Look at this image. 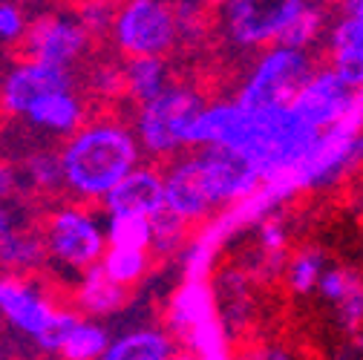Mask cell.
<instances>
[{
	"mask_svg": "<svg viewBox=\"0 0 363 360\" xmlns=\"http://www.w3.org/2000/svg\"><path fill=\"white\" fill-rule=\"evenodd\" d=\"M58 153L64 167V193L86 205H101L118 179L145 162L133 127L110 113L86 118L75 133L61 139Z\"/></svg>",
	"mask_w": 363,
	"mask_h": 360,
	"instance_id": "6da1fadb",
	"label": "cell"
},
{
	"mask_svg": "<svg viewBox=\"0 0 363 360\" xmlns=\"http://www.w3.org/2000/svg\"><path fill=\"white\" fill-rule=\"evenodd\" d=\"M205 101L208 96L196 84L170 81L156 99L135 104L130 127L139 139L142 153L153 162H167L191 150L194 121Z\"/></svg>",
	"mask_w": 363,
	"mask_h": 360,
	"instance_id": "7a4b0ae2",
	"label": "cell"
},
{
	"mask_svg": "<svg viewBox=\"0 0 363 360\" xmlns=\"http://www.w3.org/2000/svg\"><path fill=\"white\" fill-rule=\"evenodd\" d=\"M38 231L47 245V265L67 277H78L86 268L101 262L107 251L104 219L86 202H58L43 213Z\"/></svg>",
	"mask_w": 363,
	"mask_h": 360,
	"instance_id": "3957f363",
	"label": "cell"
},
{
	"mask_svg": "<svg viewBox=\"0 0 363 360\" xmlns=\"http://www.w3.org/2000/svg\"><path fill=\"white\" fill-rule=\"evenodd\" d=\"M162 326L176 337L182 349L196 357H213L234 351V343L225 332L211 280H182L162 311Z\"/></svg>",
	"mask_w": 363,
	"mask_h": 360,
	"instance_id": "277c9868",
	"label": "cell"
},
{
	"mask_svg": "<svg viewBox=\"0 0 363 360\" xmlns=\"http://www.w3.org/2000/svg\"><path fill=\"white\" fill-rule=\"evenodd\" d=\"M314 58L306 50H294L286 43H271L262 47L257 61L242 75L234 99L248 110H271L289 107L297 89L314 72Z\"/></svg>",
	"mask_w": 363,
	"mask_h": 360,
	"instance_id": "5b68a950",
	"label": "cell"
},
{
	"mask_svg": "<svg viewBox=\"0 0 363 360\" xmlns=\"http://www.w3.org/2000/svg\"><path fill=\"white\" fill-rule=\"evenodd\" d=\"M107 38L121 58H167L179 47L176 0H118Z\"/></svg>",
	"mask_w": 363,
	"mask_h": 360,
	"instance_id": "8992f818",
	"label": "cell"
},
{
	"mask_svg": "<svg viewBox=\"0 0 363 360\" xmlns=\"http://www.w3.org/2000/svg\"><path fill=\"white\" fill-rule=\"evenodd\" d=\"M306 4L308 0H228L219 9V32L237 50H262L277 43Z\"/></svg>",
	"mask_w": 363,
	"mask_h": 360,
	"instance_id": "52a82bcc",
	"label": "cell"
},
{
	"mask_svg": "<svg viewBox=\"0 0 363 360\" xmlns=\"http://www.w3.org/2000/svg\"><path fill=\"white\" fill-rule=\"evenodd\" d=\"M162 179H164V210L179 216L191 228H199L202 222L219 213L196 147L167 159V164L162 167Z\"/></svg>",
	"mask_w": 363,
	"mask_h": 360,
	"instance_id": "ba28073f",
	"label": "cell"
},
{
	"mask_svg": "<svg viewBox=\"0 0 363 360\" xmlns=\"http://www.w3.org/2000/svg\"><path fill=\"white\" fill-rule=\"evenodd\" d=\"M89 47H93V35L81 26V21L72 12L38 15L35 21H29L26 38L21 40V50L26 58H38L67 69L84 61Z\"/></svg>",
	"mask_w": 363,
	"mask_h": 360,
	"instance_id": "9c48e42d",
	"label": "cell"
},
{
	"mask_svg": "<svg viewBox=\"0 0 363 360\" xmlns=\"http://www.w3.org/2000/svg\"><path fill=\"white\" fill-rule=\"evenodd\" d=\"M61 303L50 288H43L32 274H0V317L15 332L38 340L52 323Z\"/></svg>",
	"mask_w": 363,
	"mask_h": 360,
	"instance_id": "30bf717a",
	"label": "cell"
},
{
	"mask_svg": "<svg viewBox=\"0 0 363 360\" xmlns=\"http://www.w3.org/2000/svg\"><path fill=\"white\" fill-rule=\"evenodd\" d=\"M354 99H357L354 86L346 84L326 64V67H314V72L297 89V96L291 99L289 107L314 130H329L335 124L349 121L354 110Z\"/></svg>",
	"mask_w": 363,
	"mask_h": 360,
	"instance_id": "8fae6325",
	"label": "cell"
},
{
	"mask_svg": "<svg viewBox=\"0 0 363 360\" xmlns=\"http://www.w3.org/2000/svg\"><path fill=\"white\" fill-rule=\"evenodd\" d=\"M67 86H75L72 69L23 55L0 81V110L9 118H23V113L40 96L55 93V89H67Z\"/></svg>",
	"mask_w": 363,
	"mask_h": 360,
	"instance_id": "7c38bea8",
	"label": "cell"
},
{
	"mask_svg": "<svg viewBox=\"0 0 363 360\" xmlns=\"http://www.w3.org/2000/svg\"><path fill=\"white\" fill-rule=\"evenodd\" d=\"M254 130V110L242 107L234 96L228 99H208L199 110L191 133L194 147H225L242 153Z\"/></svg>",
	"mask_w": 363,
	"mask_h": 360,
	"instance_id": "4fadbf2b",
	"label": "cell"
},
{
	"mask_svg": "<svg viewBox=\"0 0 363 360\" xmlns=\"http://www.w3.org/2000/svg\"><path fill=\"white\" fill-rule=\"evenodd\" d=\"M216 277H211L213 286V297H216V311L219 320L228 332L231 343L242 334H248V329L254 326V314H257V280L245 271L240 262L234 265H222L219 271H213Z\"/></svg>",
	"mask_w": 363,
	"mask_h": 360,
	"instance_id": "5bb4252c",
	"label": "cell"
},
{
	"mask_svg": "<svg viewBox=\"0 0 363 360\" xmlns=\"http://www.w3.org/2000/svg\"><path fill=\"white\" fill-rule=\"evenodd\" d=\"M104 213H133V216H147L164 210V179L162 167L150 162H139L130 173H124L116 188L101 199Z\"/></svg>",
	"mask_w": 363,
	"mask_h": 360,
	"instance_id": "9a60e30c",
	"label": "cell"
},
{
	"mask_svg": "<svg viewBox=\"0 0 363 360\" xmlns=\"http://www.w3.org/2000/svg\"><path fill=\"white\" fill-rule=\"evenodd\" d=\"M314 294L329 305L337 332H363V271L352 265L329 262Z\"/></svg>",
	"mask_w": 363,
	"mask_h": 360,
	"instance_id": "2e32d148",
	"label": "cell"
},
{
	"mask_svg": "<svg viewBox=\"0 0 363 360\" xmlns=\"http://www.w3.org/2000/svg\"><path fill=\"white\" fill-rule=\"evenodd\" d=\"M130 297H133L130 288L110 280L101 265H93L72 280L67 305H72L84 317H96V320L107 323L110 317H116V314H121L127 308Z\"/></svg>",
	"mask_w": 363,
	"mask_h": 360,
	"instance_id": "e0dca14e",
	"label": "cell"
},
{
	"mask_svg": "<svg viewBox=\"0 0 363 360\" xmlns=\"http://www.w3.org/2000/svg\"><path fill=\"white\" fill-rule=\"evenodd\" d=\"M86 118H89V107L75 86L40 96L23 113V121L32 130H40V133H47V136H58V139H67Z\"/></svg>",
	"mask_w": 363,
	"mask_h": 360,
	"instance_id": "ac0fdd59",
	"label": "cell"
},
{
	"mask_svg": "<svg viewBox=\"0 0 363 360\" xmlns=\"http://www.w3.org/2000/svg\"><path fill=\"white\" fill-rule=\"evenodd\" d=\"M176 349V337L162 323H145L116 334L101 360H167Z\"/></svg>",
	"mask_w": 363,
	"mask_h": 360,
	"instance_id": "d6986e66",
	"label": "cell"
},
{
	"mask_svg": "<svg viewBox=\"0 0 363 360\" xmlns=\"http://www.w3.org/2000/svg\"><path fill=\"white\" fill-rule=\"evenodd\" d=\"M329 67L354 89L363 86V18L343 15L329 29Z\"/></svg>",
	"mask_w": 363,
	"mask_h": 360,
	"instance_id": "ffe728a7",
	"label": "cell"
},
{
	"mask_svg": "<svg viewBox=\"0 0 363 360\" xmlns=\"http://www.w3.org/2000/svg\"><path fill=\"white\" fill-rule=\"evenodd\" d=\"M0 268L12 274H38L47 268V245L40 231L32 225H15L0 240Z\"/></svg>",
	"mask_w": 363,
	"mask_h": 360,
	"instance_id": "44dd1931",
	"label": "cell"
},
{
	"mask_svg": "<svg viewBox=\"0 0 363 360\" xmlns=\"http://www.w3.org/2000/svg\"><path fill=\"white\" fill-rule=\"evenodd\" d=\"M124 99L133 104H142L156 99L162 89L173 81L167 58L159 55H139V58H124Z\"/></svg>",
	"mask_w": 363,
	"mask_h": 360,
	"instance_id": "7402d4cb",
	"label": "cell"
},
{
	"mask_svg": "<svg viewBox=\"0 0 363 360\" xmlns=\"http://www.w3.org/2000/svg\"><path fill=\"white\" fill-rule=\"evenodd\" d=\"M326 265H329V254L320 245H300L291 248L280 280L291 297H311L317 286H320Z\"/></svg>",
	"mask_w": 363,
	"mask_h": 360,
	"instance_id": "603a6c76",
	"label": "cell"
},
{
	"mask_svg": "<svg viewBox=\"0 0 363 360\" xmlns=\"http://www.w3.org/2000/svg\"><path fill=\"white\" fill-rule=\"evenodd\" d=\"M110 340H113V334H110V326L104 320L78 314L72 320V326L67 329V334L61 337L55 357L58 360H101Z\"/></svg>",
	"mask_w": 363,
	"mask_h": 360,
	"instance_id": "cb8c5ba5",
	"label": "cell"
},
{
	"mask_svg": "<svg viewBox=\"0 0 363 360\" xmlns=\"http://www.w3.org/2000/svg\"><path fill=\"white\" fill-rule=\"evenodd\" d=\"M99 265L104 268V274L110 280H116L118 286L133 291L135 286H142L150 277V271L156 268V257L147 248H113V245H107Z\"/></svg>",
	"mask_w": 363,
	"mask_h": 360,
	"instance_id": "d4e9b609",
	"label": "cell"
},
{
	"mask_svg": "<svg viewBox=\"0 0 363 360\" xmlns=\"http://www.w3.org/2000/svg\"><path fill=\"white\" fill-rule=\"evenodd\" d=\"M21 173H23V185L35 193L52 196V193L64 191V167H61V153L58 150H50V147L32 150L23 159Z\"/></svg>",
	"mask_w": 363,
	"mask_h": 360,
	"instance_id": "484cf974",
	"label": "cell"
},
{
	"mask_svg": "<svg viewBox=\"0 0 363 360\" xmlns=\"http://www.w3.org/2000/svg\"><path fill=\"white\" fill-rule=\"evenodd\" d=\"M323 32H326V6L320 0H308V4L289 21V26L277 38V43H286V47L308 52L314 43L323 38Z\"/></svg>",
	"mask_w": 363,
	"mask_h": 360,
	"instance_id": "4316f807",
	"label": "cell"
},
{
	"mask_svg": "<svg viewBox=\"0 0 363 360\" xmlns=\"http://www.w3.org/2000/svg\"><path fill=\"white\" fill-rule=\"evenodd\" d=\"M104 237L113 248H147L153 242V219L133 213H104Z\"/></svg>",
	"mask_w": 363,
	"mask_h": 360,
	"instance_id": "83f0119b",
	"label": "cell"
},
{
	"mask_svg": "<svg viewBox=\"0 0 363 360\" xmlns=\"http://www.w3.org/2000/svg\"><path fill=\"white\" fill-rule=\"evenodd\" d=\"M191 237V225H185L179 216L162 210L153 216V242H150V251L156 259H176L179 251L185 248Z\"/></svg>",
	"mask_w": 363,
	"mask_h": 360,
	"instance_id": "f1b7e54d",
	"label": "cell"
},
{
	"mask_svg": "<svg viewBox=\"0 0 363 360\" xmlns=\"http://www.w3.org/2000/svg\"><path fill=\"white\" fill-rule=\"evenodd\" d=\"M176 26L179 47H202L211 35V9L199 6L196 0H176Z\"/></svg>",
	"mask_w": 363,
	"mask_h": 360,
	"instance_id": "f546056e",
	"label": "cell"
},
{
	"mask_svg": "<svg viewBox=\"0 0 363 360\" xmlns=\"http://www.w3.org/2000/svg\"><path fill=\"white\" fill-rule=\"evenodd\" d=\"M116 6H118V0H78L72 15L81 21V26L96 40V38H107L110 35V26H113V18H116Z\"/></svg>",
	"mask_w": 363,
	"mask_h": 360,
	"instance_id": "4dcf8cb0",
	"label": "cell"
},
{
	"mask_svg": "<svg viewBox=\"0 0 363 360\" xmlns=\"http://www.w3.org/2000/svg\"><path fill=\"white\" fill-rule=\"evenodd\" d=\"M89 93L101 101L124 99V67L116 61H101L89 69Z\"/></svg>",
	"mask_w": 363,
	"mask_h": 360,
	"instance_id": "1f68e13d",
	"label": "cell"
},
{
	"mask_svg": "<svg viewBox=\"0 0 363 360\" xmlns=\"http://www.w3.org/2000/svg\"><path fill=\"white\" fill-rule=\"evenodd\" d=\"M29 29V15L18 0H0V43L4 47H21Z\"/></svg>",
	"mask_w": 363,
	"mask_h": 360,
	"instance_id": "d6a6232c",
	"label": "cell"
},
{
	"mask_svg": "<svg viewBox=\"0 0 363 360\" xmlns=\"http://www.w3.org/2000/svg\"><path fill=\"white\" fill-rule=\"evenodd\" d=\"M234 360H297V354L280 340H248L234 351Z\"/></svg>",
	"mask_w": 363,
	"mask_h": 360,
	"instance_id": "836d02e7",
	"label": "cell"
},
{
	"mask_svg": "<svg viewBox=\"0 0 363 360\" xmlns=\"http://www.w3.org/2000/svg\"><path fill=\"white\" fill-rule=\"evenodd\" d=\"M21 191H26L21 167L0 159V202H12L15 196H21Z\"/></svg>",
	"mask_w": 363,
	"mask_h": 360,
	"instance_id": "e575fe53",
	"label": "cell"
},
{
	"mask_svg": "<svg viewBox=\"0 0 363 360\" xmlns=\"http://www.w3.org/2000/svg\"><path fill=\"white\" fill-rule=\"evenodd\" d=\"M329 360H363V332L343 334V343L332 351Z\"/></svg>",
	"mask_w": 363,
	"mask_h": 360,
	"instance_id": "d590c367",
	"label": "cell"
},
{
	"mask_svg": "<svg viewBox=\"0 0 363 360\" xmlns=\"http://www.w3.org/2000/svg\"><path fill=\"white\" fill-rule=\"evenodd\" d=\"M18 225V213H15V208L9 205V202H0V240H4L12 228Z\"/></svg>",
	"mask_w": 363,
	"mask_h": 360,
	"instance_id": "8d00e7d4",
	"label": "cell"
},
{
	"mask_svg": "<svg viewBox=\"0 0 363 360\" xmlns=\"http://www.w3.org/2000/svg\"><path fill=\"white\" fill-rule=\"evenodd\" d=\"M337 6L343 9V15L363 18V0H337Z\"/></svg>",
	"mask_w": 363,
	"mask_h": 360,
	"instance_id": "74e56055",
	"label": "cell"
},
{
	"mask_svg": "<svg viewBox=\"0 0 363 360\" xmlns=\"http://www.w3.org/2000/svg\"><path fill=\"white\" fill-rule=\"evenodd\" d=\"M167 360H199V357H196L194 351H188V349H182V346H179V349H176V351H173Z\"/></svg>",
	"mask_w": 363,
	"mask_h": 360,
	"instance_id": "f35d334b",
	"label": "cell"
},
{
	"mask_svg": "<svg viewBox=\"0 0 363 360\" xmlns=\"http://www.w3.org/2000/svg\"><path fill=\"white\" fill-rule=\"evenodd\" d=\"M199 6H205V9H211V12H219L225 4H228V0H196Z\"/></svg>",
	"mask_w": 363,
	"mask_h": 360,
	"instance_id": "ab89813d",
	"label": "cell"
}]
</instances>
